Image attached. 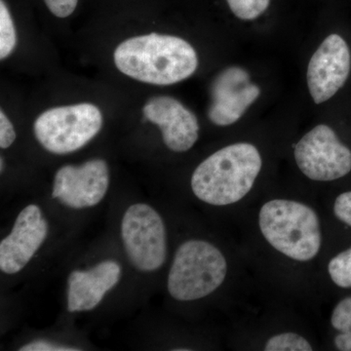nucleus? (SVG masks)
Instances as JSON below:
<instances>
[{
	"label": "nucleus",
	"mask_w": 351,
	"mask_h": 351,
	"mask_svg": "<svg viewBox=\"0 0 351 351\" xmlns=\"http://www.w3.org/2000/svg\"><path fill=\"white\" fill-rule=\"evenodd\" d=\"M103 114L93 104L50 108L34 121L36 140L46 151L66 154L78 151L98 135Z\"/></svg>",
	"instance_id": "39448f33"
},
{
	"label": "nucleus",
	"mask_w": 351,
	"mask_h": 351,
	"mask_svg": "<svg viewBox=\"0 0 351 351\" xmlns=\"http://www.w3.org/2000/svg\"><path fill=\"white\" fill-rule=\"evenodd\" d=\"M21 351H76L77 348H68V346L55 345L47 341H32L20 348Z\"/></svg>",
	"instance_id": "412c9836"
},
{
	"label": "nucleus",
	"mask_w": 351,
	"mask_h": 351,
	"mask_svg": "<svg viewBox=\"0 0 351 351\" xmlns=\"http://www.w3.org/2000/svg\"><path fill=\"white\" fill-rule=\"evenodd\" d=\"M331 323L335 329L343 334L351 332V297L337 304L332 313Z\"/></svg>",
	"instance_id": "f3484780"
},
{
	"label": "nucleus",
	"mask_w": 351,
	"mask_h": 351,
	"mask_svg": "<svg viewBox=\"0 0 351 351\" xmlns=\"http://www.w3.org/2000/svg\"><path fill=\"white\" fill-rule=\"evenodd\" d=\"M17 44V34L12 17L4 0L0 1V59L12 54Z\"/></svg>",
	"instance_id": "ddd939ff"
},
{
	"label": "nucleus",
	"mask_w": 351,
	"mask_h": 351,
	"mask_svg": "<svg viewBox=\"0 0 351 351\" xmlns=\"http://www.w3.org/2000/svg\"><path fill=\"white\" fill-rule=\"evenodd\" d=\"M53 15L58 18H66L75 12L78 0H44Z\"/></svg>",
	"instance_id": "a211bd4d"
},
{
	"label": "nucleus",
	"mask_w": 351,
	"mask_h": 351,
	"mask_svg": "<svg viewBox=\"0 0 351 351\" xmlns=\"http://www.w3.org/2000/svg\"><path fill=\"white\" fill-rule=\"evenodd\" d=\"M332 282L341 288H351V248L332 258L328 265Z\"/></svg>",
	"instance_id": "2eb2a0df"
},
{
	"label": "nucleus",
	"mask_w": 351,
	"mask_h": 351,
	"mask_svg": "<svg viewBox=\"0 0 351 351\" xmlns=\"http://www.w3.org/2000/svg\"><path fill=\"white\" fill-rule=\"evenodd\" d=\"M113 61L123 75L154 85L181 82L198 66L197 54L188 41L158 34L126 39L113 53Z\"/></svg>",
	"instance_id": "f257e3e1"
},
{
	"label": "nucleus",
	"mask_w": 351,
	"mask_h": 351,
	"mask_svg": "<svg viewBox=\"0 0 351 351\" xmlns=\"http://www.w3.org/2000/svg\"><path fill=\"white\" fill-rule=\"evenodd\" d=\"M255 145L239 143L219 149L199 164L191 177L198 199L214 206L239 202L248 195L262 169Z\"/></svg>",
	"instance_id": "f03ea898"
},
{
	"label": "nucleus",
	"mask_w": 351,
	"mask_h": 351,
	"mask_svg": "<svg viewBox=\"0 0 351 351\" xmlns=\"http://www.w3.org/2000/svg\"><path fill=\"white\" fill-rule=\"evenodd\" d=\"M143 113L160 128L164 144L171 151L188 152L199 137V123L195 113L172 97H154L145 104Z\"/></svg>",
	"instance_id": "9b49d317"
},
{
	"label": "nucleus",
	"mask_w": 351,
	"mask_h": 351,
	"mask_svg": "<svg viewBox=\"0 0 351 351\" xmlns=\"http://www.w3.org/2000/svg\"><path fill=\"white\" fill-rule=\"evenodd\" d=\"M232 12L240 20L257 19L269 8L270 0H226Z\"/></svg>",
	"instance_id": "dca6fc26"
},
{
	"label": "nucleus",
	"mask_w": 351,
	"mask_h": 351,
	"mask_svg": "<svg viewBox=\"0 0 351 351\" xmlns=\"http://www.w3.org/2000/svg\"><path fill=\"white\" fill-rule=\"evenodd\" d=\"M0 163H1V166H0V170H1V172H3V169H4V159H3V157H1V159H0Z\"/></svg>",
	"instance_id": "5701e85b"
},
{
	"label": "nucleus",
	"mask_w": 351,
	"mask_h": 351,
	"mask_svg": "<svg viewBox=\"0 0 351 351\" xmlns=\"http://www.w3.org/2000/svg\"><path fill=\"white\" fill-rule=\"evenodd\" d=\"M265 351H311V343L295 332L276 335L267 341Z\"/></svg>",
	"instance_id": "4468645a"
},
{
	"label": "nucleus",
	"mask_w": 351,
	"mask_h": 351,
	"mask_svg": "<svg viewBox=\"0 0 351 351\" xmlns=\"http://www.w3.org/2000/svg\"><path fill=\"white\" fill-rule=\"evenodd\" d=\"M210 93L211 105L207 112L210 121L215 125L228 126L241 119L257 100L261 90L251 82L248 71L230 66L215 77Z\"/></svg>",
	"instance_id": "1a4fd4ad"
},
{
	"label": "nucleus",
	"mask_w": 351,
	"mask_h": 351,
	"mask_svg": "<svg viewBox=\"0 0 351 351\" xmlns=\"http://www.w3.org/2000/svg\"><path fill=\"white\" fill-rule=\"evenodd\" d=\"M334 212L337 218L351 226V191L338 196L335 201Z\"/></svg>",
	"instance_id": "6ab92c4d"
},
{
	"label": "nucleus",
	"mask_w": 351,
	"mask_h": 351,
	"mask_svg": "<svg viewBox=\"0 0 351 351\" xmlns=\"http://www.w3.org/2000/svg\"><path fill=\"white\" fill-rule=\"evenodd\" d=\"M121 237L129 260L140 271H156L165 263V226L154 208L131 205L122 219Z\"/></svg>",
	"instance_id": "423d86ee"
},
{
	"label": "nucleus",
	"mask_w": 351,
	"mask_h": 351,
	"mask_svg": "<svg viewBox=\"0 0 351 351\" xmlns=\"http://www.w3.org/2000/svg\"><path fill=\"white\" fill-rule=\"evenodd\" d=\"M228 263L217 247L203 240H189L176 252L168 276V291L177 301L202 299L225 281Z\"/></svg>",
	"instance_id": "20e7f679"
},
{
	"label": "nucleus",
	"mask_w": 351,
	"mask_h": 351,
	"mask_svg": "<svg viewBox=\"0 0 351 351\" xmlns=\"http://www.w3.org/2000/svg\"><path fill=\"white\" fill-rule=\"evenodd\" d=\"M108 182V164L103 159L64 166L55 176L52 197L75 209L95 206L105 197Z\"/></svg>",
	"instance_id": "9d476101"
},
{
	"label": "nucleus",
	"mask_w": 351,
	"mask_h": 351,
	"mask_svg": "<svg viewBox=\"0 0 351 351\" xmlns=\"http://www.w3.org/2000/svg\"><path fill=\"white\" fill-rule=\"evenodd\" d=\"M258 223L267 241L292 260L307 262L319 253V219L313 209L302 203L270 200L261 208Z\"/></svg>",
	"instance_id": "7ed1b4c3"
},
{
	"label": "nucleus",
	"mask_w": 351,
	"mask_h": 351,
	"mask_svg": "<svg viewBox=\"0 0 351 351\" xmlns=\"http://www.w3.org/2000/svg\"><path fill=\"white\" fill-rule=\"evenodd\" d=\"M48 225L36 205H29L16 219L12 232L0 243V269L4 274H15L27 263L43 245Z\"/></svg>",
	"instance_id": "f8f14e48"
},
{
	"label": "nucleus",
	"mask_w": 351,
	"mask_h": 351,
	"mask_svg": "<svg viewBox=\"0 0 351 351\" xmlns=\"http://www.w3.org/2000/svg\"><path fill=\"white\" fill-rule=\"evenodd\" d=\"M351 69L350 48L339 34L328 36L309 61L307 85L314 103H324L345 85Z\"/></svg>",
	"instance_id": "6e6552de"
},
{
	"label": "nucleus",
	"mask_w": 351,
	"mask_h": 351,
	"mask_svg": "<svg viewBox=\"0 0 351 351\" xmlns=\"http://www.w3.org/2000/svg\"><path fill=\"white\" fill-rule=\"evenodd\" d=\"M294 156L300 170L313 181H335L351 171L350 149L324 124L314 127L299 141Z\"/></svg>",
	"instance_id": "0eeeda50"
},
{
	"label": "nucleus",
	"mask_w": 351,
	"mask_h": 351,
	"mask_svg": "<svg viewBox=\"0 0 351 351\" xmlns=\"http://www.w3.org/2000/svg\"><path fill=\"white\" fill-rule=\"evenodd\" d=\"M335 345L339 350L351 351V332L338 335L335 339Z\"/></svg>",
	"instance_id": "4be33fe9"
},
{
	"label": "nucleus",
	"mask_w": 351,
	"mask_h": 351,
	"mask_svg": "<svg viewBox=\"0 0 351 351\" xmlns=\"http://www.w3.org/2000/svg\"><path fill=\"white\" fill-rule=\"evenodd\" d=\"M16 138V132L12 123L3 110L0 112V147L8 149Z\"/></svg>",
	"instance_id": "aec40b11"
}]
</instances>
